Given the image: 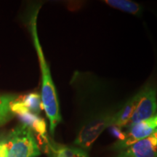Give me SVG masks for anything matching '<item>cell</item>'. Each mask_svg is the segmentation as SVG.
Returning <instances> with one entry per match:
<instances>
[{
	"instance_id": "cell-6",
	"label": "cell",
	"mask_w": 157,
	"mask_h": 157,
	"mask_svg": "<svg viewBox=\"0 0 157 157\" xmlns=\"http://www.w3.org/2000/svg\"><path fill=\"white\" fill-rule=\"evenodd\" d=\"M117 157H157V128L148 137L118 151Z\"/></svg>"
},
{
	"instance_id": "cell-3",
	"label": "cell",
	"mask_w": 157,
	"mask_h": 157,
	"mask_svg": "<svg viewBox=\"0 0 157 157\" xmlns=\"http://www.w3.org/2000/svg\"><path fill=\"white\" fill-rule=\"evenodd\" d=\"M7 157H38L41 151L34 132L21 124L5 135Z\"/></svg>"
},
{
	"instance_id": "cell-5",
	"label": "cell",
	"mask_w": 157,
	"mask_h": 157,
	"mask_svg": "<svg viewBox=\"0 0 157 157\" xmlns=\"http://www.w3.org/2000/svg\"><path fill=\"white\" fill-rule=\"evenodd\" d=\"M125 138L122 141H117L112 146L113 149L117 151L128 148L135 144L137 141L146 138L151 135L157 128V117H154L146 120L140 121L136 124L126 127Z\"/></svg>"
},
{
	"instance_id": "cell-4",
	"label": "cell",
	"mask_w": 157,
	"mask_h": 157,
	"mask_svg": "<svg viewBox=\"0 0 157 157\" xmlns=\"http://www.w3.org/2000/svg\"><path fill=\"white\" fill-rule=\"evenodd\" d=\"M135 109L129 125L146 120L154 117L157 111V82L149 78L134 93ZM129 126V125H128Z\"/></svg>"
},
{
	"instance_id": "cell-13",
	"label": "cell",
	"mask_w": 157,
	"mask_h": 157,
	"mask_svg": "<svg viewBox=\"0 0 157 157\" xmlns=\"http://www.w3.org/2000/svg\"><path fill=\"white\" fill-rule=\"evenodd\" d=\"M0 157H7L6 138L3 135H0Z\"/></svg>"
},
{
	"instance_id": "cell-8",
	"label": "cell",
	"mask_w": 157,
	"mask_h": 157,
	"mask_svg": "<svg viewBox=\"0 0 157 157\" xmlns=\"http://www.w3.org/2000/svg\"><path fill=\"white\" fill-rule=\"evenodd\" d=\"M47 144L52 157H89L87 151L78 147L60 146L49 140Z\"/></svg>"
},
{
	"instance_id": "cell-12",
	"label": "cell",
	"mask_w": 157,
	"mask_h": 157,
	"mask_svg": "<svg viewBox=\"0 0 157 157\" xmlns=\"http://www.w3.org/2000/svg\"><path fill=\"white\" fill-rule=\"evenodd\" d=\"M109 129L111 134L112 135L113 137H116V138L118 139L117 141H122L124 140L125 132L122 131V129H121L122 128L115 126V125H113V126L109 127Z\"/></svg>"
},
{
	"instance_id": "cell-2",
	"label": "cell",
	"mask_w": 157,
	"mask_h": 157,
	"mask_svg": "<svg viewBox=\"0 0 157 157\" xmlns=\"http://www.w3.org/2000/svg\"><path fill=\"white\" fill-rule=\"evenodd\" d=\"M39 10V8H36L31 14L29 26L30 29L35 50L36 51L41 69V74H42L41 99H42L43 109L44 110L49 119L50 132L52 135H54L57 126L62 120V117L60 111V105H59L56 86L52 81L50 68L44 58V52L37 33V16H38Z\"/></svg>"
},
{
	"instance_id": "cell-7",
	"label": "cell",
	"mask_w": 157,
	"mask_h": 157,
	"mask_svg": "<svg viewBox=\"0 0 157 157\" xmlns=\"http://www.w3.org/2000/svg\"><path fill=\"white\" fill-rule=\"evenodd\" d=\"M13 110L15 114L18 115L22 124L29 127L33 132H35L40 135L46 142L48 139L47 137V125L44 119H41L38 115L30 112L23 106L21 100L17 99L13 104Z\"/></svg>"
},
{
	"instance_id": "cell-11",
	"label": "cell",
	"mask_w": 157,
	"mask_h": 157,
	"mask_svg": "<svg viewBox=\"0 0 157 157\" xmlns=\"http://www.w3.org/2000/svg\"><path fill=\"white\" fill-rule=\"evenodd\" d=\"M21 101L25 109L34 114L38 115L41 110L43 109L41 96L36 93L25 95Z\"/></svg>"
},
{
	"instance_id": "cell-10",
	"label": "cell",
	"mask_w": 157,
	"mask_h": 157,
	"mask_svg": "<svg viewBox=\"0 0 157 157\" xmlns=\"http://www.w3.org/2000/svg\"><path fill=\"white\" fill-rule=\"evenodd\" d=\"M104 2L113 8L135 16L140 17L143 14L142 6L130 0H105Z\"/></svg>"
},
{
	"instance_id": "cell-1",
	"label": "cell",
	"mask_w": 157,
	"mask_h": 157,
	"mask_svg": "<svg viewBox=\"0 0 157 157\" xmlns=\"http://www.w3.org/2000/svg\"><path fill=\"white\" fill-rule=\"evenodd\" d=\"M75 92L76 114L79 119L74 144L83 150L90 149L129 96L121 95L112 82L88 71H76L71 78Z\"/></svg>"
},
{
	"instance_id": "cell-9",
	"label": "cell",
	"mask_w": 157,
	"mask_h": 157,
	"mask_svg": "<svg viewBox=\"0 0 157 157\" xmlns=\"http://www.w3.org/2000/svg\"><path fill=\"white\" fill-rule=\"evenodd\" d=\"M18 99L16 95L0 94V127L7 123L15 117L13 110V104Z\"/></svg>"
}]
</instances>
